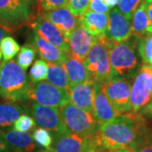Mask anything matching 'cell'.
<instances>
[{
    "instance_id": "1",
    "label": "cell",
    "mask_w": 152,
    "mask_h": 152,
    "mask_svg": "<svg viewBox=\"0 0 152 152\" xmlns=\"http://www.w3.org/2000/svg\"><path fill=\"white\" fill-rule=\"evenodd\" d=\"M145 124L141 115L129 113L100 125L96 140L101 151L132 148Z\"/></svg>"
},
{
    "instance_id": "2",
    "label": "cell",
    "mask_w": 152,
    "mask_h": 152,
    "mask_svg": "<svg viewBox=\"0 0 152 152\" xmlns=\"http://www.w3.org/2000/svg\"><path fill=\"white\" fill-rule=\"evenodd\" d=\"M26 71L14 60L3 62L0 69V97L9 102L27 100L30 86Z\"/></svg>"
},
{
    "instance_id": "3",
    "label": "cell",
    "mask_w": 152,
    "mask_h": 152,
    "mask_svg": "<svg viewBox=\"0 0 152 152\" xmlns=\"http://www.w3.org/2000/svg\"><path fill=\"white\" fill-rule=\"evenodd\" d=\"M139 38L124 42H114L106 37L109 61L113 77H124L138 69L140 60L137 54Z\"/></svg>"
},
{
    "instance_id": "4",
    "label": "cell",
    "mask_w": 152,
    "mask_h": 152,
    "mask_svg": "<svg viewBox=\"0 0 152 152\" xmlns=\"http://www.w3.org/2000/svg\"><path fill=\"white\" fill-rule=\"evenodd\" d=\"M37 16V10L24 0H0V26L10 33L31 26Z\"/></svg>"
},
{
    "instance_id": "5",
    "label": "cell",
    "mask_w": 152,
    "mask_h": 152,
    "mask_svg": "<svg viewBox=\"0 0 152 152\" xmlns=\"http://www.w3.org/2000/svg\"><path fill=\"white\" fill-rule=\"evenodd\" d=\"M89 80L103 84L113 78L109 61L106 37H96L86 58L84 61Z\"/></svg>"
},
{
    "instance_id": "6",
    "label": "cell",
    "mask_w": 152,
    "mask_h": 152,
    "mask_svg": "<svg viewBox=\"0 0 152 152\" xmlns=\"http://www.w3.org/2000/svg\"><path fill=\"white\" fill-rule=\"evenodd\" d=\"M59 111L62 119L69 132L84 136H96L100 125L92 114L72 103L60 107Z\"/></svg>"
},
{
    "instance_id": "7",
    "label": "cell",
    "mask_w": 152,
    "mask_h": 152,
    "mask_svg": "<svg viewBox=\"0 0 152 152\" xmlns=\"http://www.w3.org/2000/svg\"><path fill=\"white\" fill-rule=\"evenodd\" d=\"M26 96L27 100L30 99L35 103L59 108L70 102L69 90L56 87L48 82L30 83Z\"/></svg>"
},
{
    "instance_id": "8",
    "label": "cell",
    "mask_w": 152,
    "mask_h": 152,
    "mask_svg": "<svg viewBox=\"0 0 152 152\" xmlns=\"http://www.w3.org/2000/svg\"><path fill=\"white\" fill-rule=\"evenodd\" d=\"M152 67L143 64L134 76L131 86V112L139 114L145 108L151 97V80Z\"/></svg>"
},
{
    "instance_id": "9",
    "label": "cell",
    "mask_w": 152,
    "mask_h": 152,
    "mask_svg": "<svg viewBox=\"0 0 152 152\" xmlns=\"http://www.w3.org/2000/svg\"><path fill=\"white\" fill-rule=\"evenodd\" d=\"M102 85L107 97L119 116L132 113L129 79L126 77H113Z\"/></svg>"
},
{
    "instance_id": "10",
    "label": "cell",
    "mask_w": 152,
    "mask_h": 152,
    "mask_svg": "<svg viewBox=\"0 0 152 152\" xmlns=\"http://www.w3.org/2000/svg\"><path fill=\"white\" fill-rule=\"evenodd\" d=\"M51 150L53 152H102L96 136H84L71 132L54 137Z\"/></svg>"
},
{
    "instance_id": "11",
    "label": "cell",
    "mask_w": 152,
    "mask_h": 152,
    "mask_svg": "<svg viewBox=\"0 0 152 152\" xmlns=\"http://www.w3.org/2000/svg\"><path fill=\"white\" fill-rule=\"evenodd\" d=\"M30 112L35 122L40 127L51 132L53 137L69 132L62 119L58 108L33 103Z\"/></svg>"
},
{
    "instance_id": "12",
    "label": "cell",
    "mask_w": 152,
    "mask_h": 152,
    "mask_svg": "<svg viewBox=\"0 0 152 152\" xmlns=\"http://www.w3.org/2000/svg\"><path fill=\"white\" fill-rule=\"evenodd\" d=\"M31 27L33 32L39 37L53 44L57 48L64 53H69V45L64 36L55 26L53 23L41 15L37 16L31 23Z\"/></svg>"
},
{
    "instance_id": "13",
    "label": "cell",
    "mask_w": 152,
    "mask_h": 152,
    "mask_svg": "<svg viewBox=\"0 0 152 152\" xmlns=\"http://www.w3.org/2000/svg\"><path fill=\"white\" fill-rule=\"evenodd\" d=\"M132 37L130 20L118 10L113 9L108 12V26L106 37L114 42H124Z\"/></svg>"
},
{
    "instance_id": "14",
    "label": "cell",
    "mask_w": 152,
    "mask_h": 152,
    "mask_svg": "<svg viewBox=\"0 0 152 152\" xmlns=\"http://www.w3.org/2000/svg\"><path fill=\"white\" fill-rule=\"evenodd\" d=\"M94 111L92 115L98 124H105L118 117L119 114L109 102L104 92L102 85L94 83Z\"/></svg>"
},
{
    "instance_id": "15",
    "label": "cell",
    "mask_w": 152,
    "mask_h": 152,
    "mask_svg": "<svg viewBox=\"0 0 152 152\" xmlns=\"http://www.w3.org/2000/svg\"><path fill=\"white\" fill-rule=\"evenodd\" d=\"M96 37L80 26L66 38L69 45L71 56L84 63Z\"/></svg>"
},
{
    "instance_id": "16",
    "label": "cell",
    "mask_w": 152,
    "mask_h": 152,
    "mask_svg": "<svg viewBox=\"0 0 152 152\" xmlns=\"http://www.w3.org/2000/svg\"><path fill=\"white\" fill-rule=\"evenodd\" d=\"M42 15L53 23L65 38L80 26V17L75 16L67 7L47 11Z\"/></svg>"
},
{
    "instance_id": "17",
    "label": "cell",
    "mask_w": 152,
    "mask_h": 152,
    "mask_svg": "<svg viewBox=\"0 0 152 152\" xmlns=\"http://www.w3.org/2000/svg\"><path fill=\"white\" fill-rule=\"evenodd\" d=\"M70 101L73 105L91 114L94 111V83L90 80L70 86L69 89Z\"/></svg>"
},
{
    "instance_id": "18",
    "label": "cell",
    "mask_w": 152,
    "mask_h": 152,
    "mask_svg": "<svg viewBox=\"0 0 152 152\" xmlns=\"http://www.w3.org/2000/svg\"><path fill=\"white\" fill-rule=\"evenodd\" d=\"M80 26L95 37H106L108 26V14L87 10L80 17Z\"/></svg>"
},
{
    "instance_id": "19",
    "label": "cell",
    "mask_w": 152,
    "mask_h": 152,
    "mask_svg": "<svg viewBox=\"0 0 152 152\" xmlns=\"http://www.w3.org/2000/svg\"><path fill=\"white\" fill-rule=\"evenodd\" d=\"M2 137L9 145L11 151L35 152L38 148L33 140L32 135L26 132L13 129L4 132Z\"/></svg>"
},
{
    "instance_id": "20",
    "label": "cell",
    "mask_w": 152,
    "mask_h": 152,
    "mask_svg": "<svg viewBox=\"0 0 152 152\" xmlns=\"http://www.w3.org/2000/svg\"><path fill=\"white\" fill-rule=\"evenodd\" d=\"M31 44L36 48L42 60L47 61L48 63L61 64L65 59L68 53H69L60 51L53 44L49 43L48 42L39 37L35 32H33L32 37L31 38Z\"/></svg>"
},
{
    "instance_id": "21",
    "label": "cell",
    "mask_w": 152,
    "mask_h": 152,
    "mask_svg": "<svg viewBox=\"0 0 152 152\" xmlns=\"http://www.w3.org/2000/svg\"><path fill=\"white\" fill-rule=\"evenodd\" d=\"M65 70L70 86L89 80V75L84 63L73 58L68 53L61 64Z\"/></svg>"
},
{
    "instance_id": "22",
    "label": "cell",
    "mask_w": 152,
    "mask_h": 152,
    "mask_svg": "<svg viewBox=\"0 0 152 152\" xmlns=\"http://www.w3.org/2000/svg\"><path fill=\"white\" fill-rule=\"evenodd\" d=\"M144 1L134 12L132 15V21H131L132 35L140 39H142L148 36V32H147L148 28L150 27V26H151L146 13Z\"/></svg>"
},
{
    "instance_id": "23",
    "label": "cell",
    "mask_w": 152,
    "mask_h": 152,
    "mask_svg": "<svg viewBox=\"0 0 152 152\" xmlns=\"http://www.w3.org/2000/svg\"><path fill=\"white\" fill-rule=\"evenodd\" d=\"M26 107L20 106L16 102L0 103V128H9L15 124L20 116L27 111Z\"/></svg>"
},
{
    "instance_id": "24",
    "label": "cell",
    "mask_w": 152,
    "mask_h": 152,
    "mask_svg": "<svg viewBox=\"0 0 152 152\" xmlns=\"http://www.w3.org/2000/svg\"><path fill=\"white\" fill-rule=\"evenodd\" d=\"M47 80L49 84L56 87L69 90L70 85L64 67L59 64H48Z\"/></svg>"
},
{
    "instance_id": "25",
    "label": "cell",
    "mask_w": 152,
    "mask_h": 152,
    "mask_svg": "<svg viewBox=\"0 0 152 152\" xmlns=\"http://www.w3.org/2000/svg\"><path fill=\"white\" fill-rule=\"evenodd\" d=\"M37 53L36 48L31 43L24 45L17 56V64L26 71L32 64L33 61L36 58Z\"/></svg>"
},
{
    "instance_id": "26",
    "label": "cell",
    "mask_w": 152,
    "mask_h": 152,
    "mask_svg": "<svg viewBox=\"0 0 152 152\" xmlns=\"http://www.w3.org/2000/svg\"><path fill=\"white\" fill-rule=\"evenodd\" d=\"M133 152H152V131L144 126L140 134L132 146Z\"/></svg>"
},
{
    "instance_id": "27",
    "label": "cell",
    "mask_w": 152,
    "mask_h": 152,
    "mask_svg": "<svg viewBox=\"0 0 152 152\" xmlns=\"http://www.w3.org/2000/svg\"><path fill=\"white\" fill-rule=\"evenodd\" d=\"M138 52L143 64L152 67V35L138 40Z\"/></svg>"
},
{
    "instance_id": "28",
    "label": "cell",
    "mask_w": 152,
    "mask_h": 152,
    "mask_svg": "<svg viewBox=\"0 0 152 152\" xmlns=\"http://www.w3.org/2000/svg\"><path fill=\"white\" fill-rule=\"evenodd\" d=\"M48 75V63L42 59L35 61L31 70L29 72V79L32 84L42 82L47 79Z\"/></svg>"
},
{
    "instance_id": "29",
    "label": "cell",
    "mask_w": 152,
    "mask_h": 152,
    "mask_svg": "<svg viewBox=\"0 0 152 152\" xmlns=\"http://www.w3.org/2000/svg\"><path fill=\"white\" fill-rule=\"evenodd\" d=\"M0 49L4 58V62L11 60L20 52V45L11 37H6L0 42Z\"/></svg>"
},
{
    "instance_id": "30",
    "label": "cell",
    "mask_w": 152,
    "mask_h": 152,
    "mask_svg": "<svg viewBox=\"0 0 152 152\" xmlns=\"http://www.w3.org/2000/svg\"><path fill=\"white\" fill-rule=\"evenodd\" d=\"M32 138L37 145L44 148L45 150H51L54 141V137L52 133L42 127L35 129L33 131Z\"/></svg>"
},
{
    "instance_id": "31",
    "label": "cell",
    "mask_w": 152,
    "mask_h": 152,
    "mask_svg": "<svg viewBox=\"0 0 152 152\" xmlns=\"http://www.w3.org/2000/svg\"><path fill=\"white\" fill-rule=\"evenodd\" d=\"M68 0H37L38 15L44 12L57 10L67 5Z\"/></svg>"
},
{
    "instance_id": "32",
    "label": "cell",
    "mask_w": 152,
    "mask_h": 152,
    "mask_svg": "<svg viewBox=\"0 0 152 152\" xmlns=\"http://www.w3.org/2000/svg\"><path fill=\"white\" fill-rule=\"evenodd\" d=\"M144 0H119L118 10L130 20L134 12Z\"/></svg>"
},
{
    "instance_id": "33",
    "label": "cell",
    "mask_w": 152,
    "mask_h": 152,
    "mask_svg": "<svg viewBox=\"0 0 152 152\" xmlns=\"http://www.w3.org/2000/svg\"><path fill=\"white\" fill-rule=\"evenodd\" d=\"M36 122L32 117L29 116L27 114H22L19 117V118L13 124L14 129L21 132H26L31 131L36 127Z\"/></svg>"
},
{
    "instance_id": "34",
    "label": "cell",
    "mask_w": 152,
    "mask_h": 152,
    "mask_svg": "<svg viewBox=\"0 0 152 152\" xmlns=\"http://www.w3.org/2000/svg\"><path fill=\"white\" fill-rule=\"evenodd\" d=\"M90 0H68L67 8L75 17H80L88 10Z\"/></svg>"
},
{
    "instance_id": "35",
    "label": "cell",
    "mask_w": 152,
    "mask_h": 152,
    "mask_svg": "<svg viewBox=\"0 0 152 152\" xmlns=\"http://www.w3.org/2000/svg\"><path fill=\"white\" fill-rule=\"evenodd\" d=\"M88 9L89 10L101 14H108L110 11L109 7L105 4L103 0H90Z\"/></svg>"
},
{
    "instance_id": "36",
    "label": "cell",
    "mask_w": 152,
    "mask_h": 152,
    "mask_svg": "<svg viewBox=\"0 0 152 152\" xmlns=\"http://www.w3.org/2000/svg\"><path fill=\"white\" fill-rule=\"evenodd\" d=\"M144 2H145V6L147 15H148L149 20H150L152 26V0H145Z\"/></svg>"
},
{
    "instance_id": "37",
    "label": "cell",
    "mask_w": 152,
    "mask_h": 152,
    "mask_svg": "<svg viewBox=\"0 0 152 152\" xmlns=\"http://www.w3.org/2000/svg\"><path fill=\"white\" fill-rule=\"evenodd\" d=\"M0 152H11L9 145L2 136H0Z\"/></svg>"
},
{
    "instance_id": "38",
    "label": "cell",
    "mask_w": 152,
    "mask_h": 152,
    "mask_svg": "<svg viewBox=\"0 0 152 152\" xmlns=\"http://www.w3.org/2000/svg\"><path fill=\"white\" fill-rule=\"evenodd\" d=\"M142 113L147 114L149 116H152V96L151 97V100H150L148 105L145 107V108L142 111Z\"/></svg>"
},
{
    "instance_id": "39",
    "label": "cell",
    "mask_w": 152,
    "mask_h": 152,
    "mask_svg": "<svg viewBox=\"0 0 152 152\" xmlns=\"http://www.w3.org/2000/svg\"><path fill=\"white\" fill-rule=\"evenodd\" d=\"M105 4L108 6L109 9H113L115 6H117L119 3V0H103Z\"/></svg>"
},
{
    "instance_id": "40",
    "label": "cell",
    "mask_w": 152,
    "mask_h": 152,
    "mask_svg": "<svg viewBox=\"0 0 152 152\" xmlns=\"http://www.w3.org/2000/svg\"><path fill=\"white\" fill-rule=\"evenodd\" d=\"M10 34V33L8 31H6L5 29H4V28L0 26V42H1V41H2L4 38L6 37H9Z\"/></svg>"
},
{
    "instance_id": "41",
    "label": "cell",
    "mask_w": 152,
    "mask_h": 152,
    "mask_svg": "<svg viewBox=\"0 0 152 152\" xmlns=\"http://www.w3.org/2000/svg\"><path fill=\"white\" fill-rule=\"evenodd\" d=\"M102 152H133V151L130 148H128V149H121V150H115V151H104Z\"/></svg>"
},
{
    "instance_id": "42",
    "label": "cell",
    "mask_w": 152,
    "mask_h": 152,
    "mask_svg": "<svg viewBox=\"0 0 152 152\" xmlns=\"http://www.w3.org/2000/svg\"><path fill=\"white\" fill-rule=\"evenodd\" d=\"M25 2H26L28 3L29 4H31L33 7H35L36 9H37V0H24Z\"/></svg>"
},
{
    "instance_id": "43",
    "label": "cell",
    "mask_w": 152,
    "mask_h": 152,
    "mask_svg": "<svg viewBox=\"0 0 152 152\" xmlns=\"http://www.w3.org/2000/svg\"><path fill=\"white\" fill-rule=\"evenodd\" d=\"M147 32H148V35H152V26H150V27L148 28Z\"/></svg>"
},
{
    "instance_id": "44",
    "label": "cell",
    "mask_w": 152,
    "mask_h": 152,
    "mask_svg": "<svg viewBox=\"0 0 152 152\" xmlns=\"http://www.w3.org/2000/svg\"><path fill=\"white\" fill-rule=\"evenodd\" d=\"M35 152H53L52 150H41V151H37Z\"/></svg>"
},
{
    "instance_id": "45",
    "label": "cell",
    "mask_w": 152,
    "mask_h": 152,
    "mask_svg": "<svg viewBox=\"0 0 152 152\" xmlns=\"http://www.w3.org/2000/svg\"><path fill=\"white\" fill-rule=\"evenodd\" d=\"M3 134H4V131H2L1 129H0V136L3 135Z\"/></svg>"
},
{
    "instance_id": "46",
    "label": "cell",
    "mask_w": 152,
    "mask_h": 152,
    "mask_svg": "<svg viewBox=\"0 0 152 152\" xmlns=\"http://www.w3.org/2000/svg\"><path fill=\"white\" fill-rule=\"evenodd\" d=\"M151 91H152V77H151Z\"/></svg>"
},
{
    "instance_id": "47",
    "label": "cell",
    "mask_w": 152,
    "mask_h": 152,
    "mask_svg": "<svg viewBox=\"0 0 152 152\" xmlns=\"http://www.w3.org/2000/svg\"><path fill=\"white\" fill-rule=\"evenodd\" d=\"M1 58H2V52H1V49H0V61H1Z\"/></svg>"
},
{
    "instance_id": "48",
    "label": "cell",
    "mask_w": 152,
    "mask_h": 152,
    "mask_svg": "<svg viewBox=\"0 0 152 152\" xmlns=\"http://www.w3.org/2000/svg\"><path fill=\"white\" fill-rule=\"evenodd\" d=\"M1 66H2V62L0 61V69H1Z\"/></svg>"
}]
</instances>
